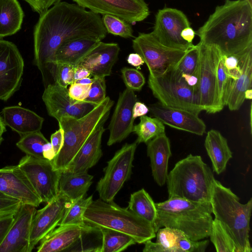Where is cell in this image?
Listing matches in <instances>:
<instances>
[{
    "label": "cell",
    "mask_w": 252,
    "mask_h": 252,
    "mask_svg": "<svg viewBox=\"0 0 252 252\" xmlns=\"http://www.w3.org/2000/svg\"><path fill=\"white\" fill-rule=\"evenodd\" d=\"M106 34L99 15L77 4L61 1L40 15L33 32L34 62L45 87L54 83L55 55L63 42L82 37L101 41Z\"/></svg>",
    "instance_id": "cell-1"
},
{
    "label": "cell",
    "mask_w": 252,
    "mask_h": 252,
    "mask_svg": "<svg viewBox=\"0 0 252 252\" xmlns=\"http://www.w3.org/2000/svg\"><path fill=\"white\" fill-rule=\"evenodd\" d=\"M195 34L199 42L215 46L225 56L240 54L252 46V5L247 0H226Z\"/></svg>",
    "instance_id": "cell-2"
},
{
    "label": "cell",
    "mask_w": 252,
    "mask_h": 252,
    "mask_svg": "<svg viewBox=\"0 0 252 252\" xmlns=\"http://www.w3.org/2000/svg\"><path fill=\"white\" fill-rule=\"evenodd\" d=\"M157 217L154 226L156 233L162 227L181 231L192 240L209 237L213 222L210 202H195L178 197L156 203Z\"/></svg>",
    "instance_id": "cell-3"
},
{
    "label": "cell",
    "mask_w": 252,
    "mask_h": 252,
    "mask_svg": "<svg viewBox=\"0 0 252 252\" xmlns=\"http://www.w3.org/2000/svg\"><path fill=\"white\" fill-rule=\"evenodd\" d=\"M230 188L215 179L210 202L212 214L232 239L238 252H251L249 239L252 198L245 204Z\"/></svg>",
    "instance_id": "cell-4"
},
{
    "label": "cell",
    "mask_w": 252,
    "mask_h": 252,
    "mask_svg": "<svg viewBox=\"0 0 252 252\" xmlns=\"http://www.w3.org/2000/svg\"><path fill=\"white\" fill-rule=\"evenodd\" d=\"M214 174L200 156L189 155L178 161L168 173V198L178 197L195 202H210Z\"/></svg>",
    "instance_id": "cell-5"
},
{
    "label": "cell",
    "mask_w": 252,
    "mask_h": 252,
    "mask_svg": "<svg viewBox=\"0 0 252 252\" xmlns=\"http://www.w3.org/2000/svg\"><path fill=\"white\" fill-rule=\"evenodd\" d=\"M114 103L106 96L84 117H63L58 121L59 127L63 130L64 141L61 150L51 160L55 170L63 171L67 169L87 139L107 120Z\"/></svg>",
    "instance_id": "cell-6"
},
{
    "label": "cell",
    "mask_w": 252,
    "mask_h": 252,
    "mask_svg": "<svg viewBox=\"0 0 252 252\" xmlns=\"http://www.w3.org/2000/svg\"><path fill=\"white\" fill-rule=\"evenodd\" d=\"M84 219L90 225L125 233L136 243H144L156 236L151 223L113 201L107 202L100 198L93 200L85 213Z\"/></svg>",
    "instance_id": "cell-7"
},
{
    "label": "cell",
    "mask_w": 252,
    "mask_h": 252,
    "mask_svg": "<svg viewBox=\"0 0 252 252\" xmlns=\"http://www.w3.org/2000/svg\"><path fill=\"white\" fill-rule=\"evenodd\" d=\"M148 83L153 95L162 105L198 115L203 111L198 89L189 86L176 68L158 77L149 75Z\"/></svg>",
    "instance_id": "cell-8"
},
{
    "label": "cell",
    "mask_w": 252,
    "mask_h": 252,
    "mask_svg": "<svg viewBox=\"0 0 252 252\" xmlns=\"http://www.w3.org/2000/svg\"><path fill=\"white\" fill-rule=\"evenodd\" d=\"M132 48L141 56L149 71V75L158 77L176 68L187 51L167 47L150 33H139L132 40Z\"/></svg>",
    "instance_id": "cell-9"
},
{
    "label": "cell",
    "mask_w": 252,
    "mask_h": 252,
    "mask_svg": "<svg viewBox=\"0 0 252 252\" xmlns=\"http://www.w3.org/2000/svg\"><path fill=\"white\" fill-rule=\"evenodd\" d=\"M137 145L136 141L126 143L107 162L104 176L96 187L99 198L102 200L107 202L113 201L125 183L130 178Z\"/></svg>",
    "instance_id": "cell-10"
},
{
    "label": "cell",
    "mask_w": 252,
    "mask_h": 252,
    "mask_svg": "<svg viewBox=\"0 0 252 252\" xmlns=\"http://www.w3.org/2000/svg\"><path fill=\"white\" fill-rule=\"evenodd\" d=\"M198 72L199 103L203 111L209 114L220 112L217 103V68L221 55L215 46L200 42Z\"/></svg>",
    "instance_id": "cell-11"
},
{
    "label": "cell",
    "mask_w": 252,
    "mask_h": 252,
    "mask_svg": "<svg viewBox=\"0 0 252 252\" xmlns=\"http://www.w3.org/2000/svg\"><path fill=\"white\" fill-rule=\"evenodd\" d=\"M18 165L42 202L48 203L57 196L61 171L54 168L51 160L26 155L20 159Z\"/></svg>",
    "instance_id": "cell-12"
},
{
    "label": "cell",
    "mask_w": 252,
    "mask_h": 252,
    "mask_svg": "<svg viewBox=\"0 0 252 252\" xmlns=\"http://www.w3.org/2000/svg\"><path fill=\"white\" fill-rule=\"evenodd\" d=\"M189 27L190 23L182 11L175 8H164L158 10L156 15L152 33L160 43L167 47L187 51L194 45L184 40L181 33Z\"/></svg>",
    "instance_id": "cell-13"
},
{
    "label": "cell",
    "mask_w": 252,
    "mask_h": 252,
    "mask_svg": "<svg viewBox=\"0 0 252 252\" xmlns=\"http://www.w3.org/2000/svg\"><path fill=\"white\" fill-rule=\"evenodd\" d=\"M24 62L13 42L0 39V99L7 101L20 88Z\"/></svg>",
    "instance_id": "cell-14"
},
{
    "label": "cell",
    "mask_w": 252,
    "mask_h": 252,
    "mask_svg": "<svg viewBox=\"0 0 252 252\" xmlns=\"http://www.w3.org/2000/svg\"><path fill=\"white\" fill-rule=\"evenodd\" d=\"M42 98L48 115L58 122L63 117L81 118L98 104L86 101H76L69 96L67 88L55 83L45 87Z\"/></svg>",
    "instance_id": "cell-15"
},
{
    "label": "cell",
    "mask_w": 252,
    "mask_h": 252,
    "mask_svg": "<svg viewBox=\"0 0 252 252\" xmlns=\"http://www.w3.org/2000/svg\"><path fill=\"white\" fill-rule=\"evenodd\" d=\"M79 6L98 14H108L130 24L142 21L150 14L144 0H72Z\"/></svg>",
    "instance_id": "cell-16"
},
{
    "label": "cell",
    "mask_w": 252,
    "mask_h": 252,
    "mask_svg": "<svg viewBox=\"0 0 252 252\" xmlns=\"http://www.w3.org/2000/svg\"><path fill=\"white\" fill-rule=\"evenodd\" d=\"M71 201L59 192L57 196L42 209L36 210L32 218L30 237L29 252L58 226Z\"/></svg>",
    "instance_id": "cell-17"
},
{
    "label": "cell",
    "mask_w": 252,
    "mask_h": 252,
    "mask_svg": "<svg viewBox=\"0 0 252 252\" xmlns=\"http://www.w3.org/2000/svg\"><path fill=\"white\" fill-rule=\"evenodd\" d=\"M36 211L35 207L21 203L0 245V252H29L32 222Z\"/></svg>",
    "instance_id": "cell-18"
},
{
    "label": "cell",
    "mask_w": 252,
    "mask_h": 252,
    "mask_svg": "<svg viewBox=\"0 0 252 252\" xmlns=\"http://www.w3.org/2000/svg\"><path fill=\"white\" fill-rule=\"evenodd\" d=\"M0 191L22 204L38 206L42 201L18 165L0 168Z\"/></svg>",
    "instance_id": "cell-19"
},
{
    "label": "cell",
    "mask_w": 252,
    "mask_h": 252,
    "mask_svg": "<svg viewBox=\"0 0 252 252\" xmlns=\"http://www.w3.org/2000/svg\"><path fill=\"white\" fill-rule=\"evenodd\" d=\"M137 100L134 91L131 90L126 88L120 93L108 126L110 134L108 146L122 141L132 132L135 120L132 110Z\"/></svg>",
    "instance_id": "cell-20"
},
{
    "label": "cell",
    "mask_w": 252,
    "mask_h": 252,
    "mask_svg": "<svg viewBox=\"0 0 252 252\" xmlns=\"http://www.w3.org/2000/svg\"><path fill=\"white\" fill-rule=\"evenodd\" d=\"M148 108L153 116L172 128L199 136L206 132L205 123L193 113L166 107L159 102L150 104Z\"/></svg>",
    "instance_id": "cell-21"
},
{
    "label": "cell",
    "mask_w": 252,
    "mask_h": 252,
    "mask_svg": "<svg viewBox=\"0 0 252 252\" xmlns=\"http://www.w3.org/2000/svg\"><path fill=\"white\" fill-rule=\"evenodd\" d=\"M120 51L118 43L101 41L77 66L87 69L93 77H105L111 75Z\"/></svg>",
    "instance_id": "cell-22"
},
{
    "label": "cell",
    "mask_w": 252,
    "mask_h": 252,
    "mask_svg": "<svg viewBox=\"0 0 252 252\" xmlns=\"http://www.w3.org/2000/svg\"><path fill=\"white\" fill-rule=\"evenodd\" d=\"M146 144L152 176L158 186H163L166 183L168 161L172 155L170 140L164 133L153 138Z\"/></svg>",
    "instance_id": "cell-23"
},
{
    "label": "cell",
    "mask_w": 252,
    "mask_h": 252,
    "mask_svg": "<svg viewBox=\"0 0 252 252\" xmlns=\"http://www.w3.org/2000/svg\"><path fill=\"white\" fill-rule=\"evenodd\" d=\"M104 125L98 126L90 136L66 170L74 173H86L97 163L102 156L101 139L105 130Z\"/></svg>",
    "instance_id": "cell-24"
},
{
    "label": "cell",
    "mask_w": 252,
    "mask_h": 252,
    "mask_svg": "<svg viewBox=\"0 0 252 252\" xmlns=\"http://www.w3.org/2000/svg\"><path fill=\"white\" fill-rule=\"evenodd\" d=\"M1 113L5 126L20 136L40 131L44 120L34 112L20 106L5 107Z\"/></svg>",
    "instance_id": "cell-25"
},
{
    "label": "cell",
    "mask_w": 252,
    "mask_h": 252,
    "mask_svg": "<svg viewBox=\"0 0 252 252\" xmlns=\"http://www.w3.org/2000/svg\"><path fill=\"white\" fill-rule=\"evenodd\" d=\"M237 55L242 73L232 84L226 105L231 111L239 109L245 100V91L252 89V46Z\"/></svg>",
    "instance_id": "cell-26"
},
{
    "label": "cell",
    "mask_w": 252,
    "mask_h": 252,
    "mask_svg": "<svg viewBox=\"0 0 252 252\" xmlns=\"http://www.w3.org/2000/svg\"><path fill=\"white\" fill-rule=\"evenodd\" d=\"M87 224L59 226L40 242L38 252H64L80 237Z\"/></svg>",
    "instance_id": "cell-27"
},
{
    "label": "cell",
    "mask_w": 252,
    "mask_h": 252,
    "mask_svg": "<svg viewBox=\"0 0 252 252\" xmlns=\"http://www.w3.org/2000/svg\"><path fill=\"white\" fill-rule=\"evenodd\" d=\"M101 41L92 37H82L63 42L56 52L54 64L63 63L76 67Z\"/></svg>",
    "instance_id": "cell-28"
},
{
    "label": "cell",
    "mask_w": 252,
    "mask_h": 252,
    "mask_svg": "<svg viewBox=\"0 0 252 252\" xmlns=\"http://www.w3.org/2000/svg\"><path fill=\"white\" fill-rule=\"evenodd\" d=\"M204 146L214 171L217 174L223 172L228 161L232 158L227 139L219 131L212 129L207 133Z\"/></svg>",
    "instance_id": "cell-29"
},
{
    "label": "cell",
    "mask_w": 252,
    "mask_h": 252,
    "mask_svg": "<svg viewBox=\"0 0 252 252\" xmlns=\"http://www.w3.org/2000/svg\"><path fill=\"white\" fill-rule=\"evenodd\" d=\"M93 178L88 172L74 173L67 170L61 171L59 192L64 195L71 201L84 197L93 183Z\"/></svg>",
    "instance_id": "cell-30"
},
{
    "label": "cell",
    "mask_w": 252,
    "mask_h": 252,
    "mask_svg": "<svg viewBox=\"0 0 252 252\" xmlns=\"http://www.w3.org/2000/svg\"><path fill=\"white\" fill-rule=\"evenodd\" d=\"M24 16V11L17 0H0V38L18 32Z\"/></svg>",
    "instance_id": "cell-31"
},
{
    "label": "cell",
    "mask_w": 252,
    "mask_h": 252,
    "mask_svg": "<svg viewBox=\"0 0 252 252\" xmlns=\"http://www.w3.org/2000/svg\"><path fill=\"white\" fill-rule=\"evenodd\" d=\"M127 208L154 227L157 217L156 203L144 189L130 194Z\"/></svg>",
    "instance_id": "cell-32"
},
{
    "label": "cell",
    "mask_w": 252,
    "mask_h": 252,
    "mask_svg": "<svg viewBox=\"0 0 252 252\" xmlns=\"http://www.w3.org/2000/svg\"><path fill=\"white\" fill-rule=\"evenodd\" d=\"M102 243L101 229L87 224L78 239L64 252H102Z\"/></svg>",
    "instance_id": "cell-33"
},
{
    "label": "cell",
    "mask_w": 252,
    "mask_h": 252,
    "mask_svg": "<svg viewBox=\"0 0 252 252\" xmlns=\"http://www.w3.org/2000/svg\"><path fill=\"white\" fill-rule=\"evenodd\" d=\"M181 231L164 227L157 231V240L153 242L151 240L144 243L143 252H177L176 239Z\"/></svg>",
    "instance_id": "cell-34"
},
{
    "label": "cell",
    "mask_w": 252,
    "mask_h": 252,
    "mask_svg": "<svg viewBox=\"0 0 252 252\" xmlns=\"http://www.w3.org/2000/svg\"><path fill=\"white\" fill-rule=\"evenodd\" d=\"M132 132L137 135V144H146L155 137L165 133V126L158 118L144 115L140 117V122L134 125Z\"/></svg>",
    "instance_id": "cell-35"
},
{
    "label": "cell",
    "mask_w": 252,
    "mask_h": 252,
    "mask_svg": "<svg viewBox=\"0 0 252 252\" xmlns=\"http://www.w3.org/2000/svg\"><path fill=\"white\" fill-rule=\"evenodd\" d=\"M103 235L102 252H120L136 243L130 236L108 228H101Z\"/></svg>",
    "instance_id": "cell-36"
},
{
    "label": "cell",
    "mask_w": 252,
    "mask_h": 252,
    "mask_svg": "<svg viewBox=\"0 0 252 252\" xmlns=\"http://www.w3.org/2000/svg\"><path fill=\"white\" fill-rule=\"evenodd\" d=\"M93 200V195H91L87 198L84 196L71 201L58 226L84 225L85 223L84 219L85 213Z\"/></svg>",
    "instance_id": "cell-37"
},
{
    "label": "cell",
    "mask_w": 252,
    "mask_h": 252,
    "mask_svg": "<svg viewBox=\"0 0 252 252\" xmlns=\"http://www.w3.org/2000/svg\"><path fill=\"white\" fill-rule=\"evenodd\" d=\"M48 142L40 131H38L21 136L16 146L26 155L44 158L43 156V147Z\"/></svg>",
    "instance_id": "cell-38"
},
{
    "label": "cell",
    "mask_w": 252,
    "mask_h": 252,
    "mask_svg": "<svg viewBox=\"0 0 252 252\" xmlns=\"http://www.w3.org/2000/svg\"><path fill=\"white\" fill-rule=\"evenodd\" d=\"M209 237L217 252H238L232 239L215 219L213 220Z\"/></svg>",
    "instance_id": "cell-39"
},
{
    "label": "cell",
    "mask_w": 252,
    "mask_h": 252,
    "mask_svg": "<svg viewBox=\"0 0 252 252\" xmlns=\"http://www.w3.org/2000/svg\"><path fill=\"white\" fill-rule=\"evenodd\" d=\"M101 19L108 33L125 38L133 37L132 27L125 20L108 14L103 15Z\"/></svg>",
    "instance_id": "cell-40"
},
{
    "label": "cell",
    "mask_w": 252,
    "mask_h": 252,
    "mask_svg": "<svg viewBox=\"0 0 252 252\" xmlns=\"http://www.w3.org/2000/svg\"><path fill=\"white\" fill-rule=\"evenodd\" d=\"M200 52L198 44L187 50L185 55L175 68L182 73L193 75L198 77Z\"/></svg>",
    "instance_id": "cell-41"
},
{
    "label": "cell",
    "mask_w": 252,
    "mask_h": 252,
    "mask_svg": "<svg viewBox=\"0 0 252 252\" xmlns=\"http://www.w3.org/2000/svg\"><path fill=\"white\" fill-rule=\"evenodd\" d=\"M209 241H194L180 231L176 241L177 252H204L208 246Z\"/></svg>",
    "instance_id": "cell-42"
},
{
    "label": "cell",
    "mask_w": 252,
    "mask_h": 252,
    "mask_svg": "<svg viewBox=\"0 0 252 252\" xmlns=\"http://www.w3.org/2000/svg\"><path fill=\"white\" fill-rule=\"evenodd\" d=\"M223 57L221 53L217 68V103L220 111L226 106V91L228 79L224 65Z\"/></svg>",
    "instance_id": "cell-43"
},
{
    "label": "cell",
    "mask_w": 252,
    "mask_h": 252,
    "mask_svg": "<svg viewBox=\"0 0 252 252\" xmlns=\"http://www.w3.org/2000/svg\"><path fill=\"white\" fill-rule=\"evenodd\" d=\"M122 78L127 89L133 91L141 90L145 83L143 74L138 69L124 67L121 69Z\"/></svg>",
    "instance_id": "cell-44"
},
{
    "label": "cell",
    "mask_w": 252,
    "mask_h": 252,
    "mask_svg": "<svg viewBox=\"0 0 252 252\" xmlns=\"http://www.w3.org/2000/svg\"><path fill=\"white\" fill-rule=\"evenodd\" d=\"M105 77L94 76L89 94L85 101L99 104L106 98Z\"/></svg>",
    "instance_id": "cell-45"
},
{
    "label": "cell",
    "mask_w": 252,
    "mask_h": 252,
    "mask_svg": "<svg viewBox=\"0 0 252 252\" xmlns=\"http://www.w3.org/2000/svg\"><path fill=\"white\" fill-rule=\"evenodd\" d=\"M75 67L63 63L56 64L54 74V83L60 86L67 87L74 82Z\"/></svg>",
    "instance_id": "cell-46"
},
{
    "label": "cell",
    "mask_w": 252,
    "mask_h": 252,
    "mask_svg": "<svg viewBox=\"0 0 252 252\" xmlns=\"http://www.w3.org/2000/svg\"><path fill=\"white\" fill-rule=\"evenodd\" d=\"M91 84H82L74 82L68 89V95L77 102L84 101L88 95Z\"/></svg>",
    "instance_id": "cell-47"
},
{
    "label": "cell",
    "mask_w": 252,
    "mask_h": 252,
    "mask_svg": "<svg viewBox=\"0 0 252 252\" xmlns=\"http://www.w3.org/2000/svg\"><path fill=\"white\" fill-rule=\"evenodd\" d=\"M21 204V202L15 198L0 195V216L15 213Z\"/></svg>",
    "instance_id": "cell-48"
},
{
    "label": "cell",
    "mask_w": 252,
    "mask_h": 252,
    "mask_svg": "<svg viewBox=\"0 0 252 252\" xmlns=\"http://www.w3.org/2000/svg\"><path fill=\"white\" fill-rule=\"evenodd\" d=\"M32 10L39 15L44 13L51 6L60 2L61 0H24Z\"/></svg>",
    "instance_id": "cell-49"
},
{
    "label": "cell",
    "mask_w": 252,
    "mask_h": 252,
    "mask_svg": "<svg viewBox=\"0 0 252 252\" xmlns=\"http://www.w3.org/2000/svg\"><path fill=\"white\" fill-rule=\"evenodd\" d=\"M15 214L0 216V245L14 221Z\"/></svg>",
    "instance_id": "cell-50"
},
{
    "label": "cell",
    "mask_w": 252,
    "mask_h": 252,
    "mask_svg": "<svg viewBox=\"0 0 252 252\" xmlns=\"http://www.w3.org/2000/svg\"><path fill=\"white\" fill-rule=\"evenodd\" d=\"M64 141L63 130L60 127L58 130L53 133L51 136V145L56 156L61 150Z\"/></svg>",
    "instance_id": "cell-51"
},
{
    "label": "cell",
    "mask_w": 252,
    "mask_h": 252,
    "mask_svg": "<svg viewBox=\"0 0 252 252\" xmlns=\"http://www.w3.org/2000/svg\"><path fill=\"white\" fill-rule=\"evenodd\" d=\"M149 112L148 107L144 103L136 101L133 107V118L135 119L138 117L146 115Z\"/></svg>",
    "instance_id": "cell-52"
},
{
    "label": "cell",
    "mask_w": 252,
    "mask_h": 252,
    "mask_svg": "<svg viewBox=\"0 0 252 252\" xmlns=\"http://www.w3.org/2000/svg\"><path fill=\"white\" fill-rule=\"evenodd\" d=\"M223 63L224 67L226 69H232L237 66L239 63V58L238 55H230L227 56L224 55Z\"/></svg>",
    "instance_id": "cell-53"
},
{
    "label": "cell",
    "mask_w": 252,
    "mask_h": 252,
    "mask_svg": "<svg viewBox=\"0 0 252 252\" xmlns=\"http://www.w3.org/2000/svg\"><path fill=\"white\" fill-rule=\"evenodd\" d=\"M127 62L137 68H139L145 63L141 56L137 53L129 54L127 58Z\"/></svg>",
    "instance_id": "cell-54"
},
{
    "label": "cell",
    "mask_w": 252,
    "mask_h": 252,
    "mask_svg": "<svg viewBox=\"0 0 252 252\" xmlns=\"http://www.w3.org/2000/svg\"><path fill=\"white\" fill-rule=\"evenodd\" d=\"M90 75H91V74L87 69L81 66L75 67L74 81L85 78L90 77Z\"/></svg>",
    "instance_id": "cell-55"
},
{
    "label": "cell",
    "mask_w": 252,
    "mask_h": 252,
    "mask_svg": "<svg viewBox=\"0 0 252 252\" xmlns=\"http://www.w3.org/2000/svg\"><path fill=\"white\" fill-rule=\"evenodd\" d=\"M43 156L44 158L52 160L56 156L51 143L49 141L43 147Z\"/></svg>",
    "instance_id": "cell-56"
},
{
    "label": "cell",
    "mask_w": 252,
    "mask_h": 252,
    "mask_svg": "<svg viewBox=\"0 0 252 252\" xmlns=\"http://www.w3.org/2000/svg\"><path fill=\"white\" fill-rule=\"evenodd\" d=\"M195 32L190 27H189L184 29L181 33L182 38L186 41L192 43V41L194 37Z\"/></svg>",
    "instance_id": "cell-57"
},
{
    "label": "cell",
    "mask_w": 252,
    "mask_h": 252,
    "mask_svg": "<svg viewBox=\"0 0 252 252\" xmlns=\"http://www.w3.org/2000/svg\"><path fill=\"white\" fill-rule=\"evenodd\" d=\"M182 76L189 86L198 89V78L197 76L186 73H182Z\"/></svg>",
    "instance_id": "cell-58"
},
{
    "label": "cell",
    "mask_w": 252,
    "mask_h": 252,
    "mask_svg": "<svg viewBox=\"0 0 252 252\" xmlns=\"http://www.w3.org/2000/svg\"><path fill=\"white\" fill-rule=\"evenodd\" d=\"M225 71L227 77L234 80L238 79L242 73V69L239 65L232 69H226L225 68Z\"/></svg>",
    "instance_id": "cell-59"
},
{
    "label": "cell",
    "mask_w": 252,
    "mask_h": 252,
    "mask_svg": "<svg viewBox=\"0 0 252 252\" xmlns=\"http://www.w3.org/2000/svg\"><path fill=\"white\" fill-rule=\"evenodd\" d=\"M3 118L0 116V145L3 141L2 135L6 131V126Z\"/></svg>",
    "instance_id": "cell-60"
},
{
    "label": "cell",
    "mask_w": 252,
    "mask_h": 252,
    "mask_svg": "<svg viewBox=\"0 0 252 252\" xmlns=\"http://www.w3.org/2000/svg\"><path fill=\"white\" fill-rule=\"evenodd\" d=\"M74 82L82 84H91L93 82V78L87 77L82 79L75 81Z\"/></svg>",
    "instance_id": "cell-61"
},
{
    "label": "cell",
    "mask_w": 252,
    "mask_h": 252,
    "mask_svg": "<svg viewBox=\"0 0 252 252\" xmlns=\"http://www.w3.org/2000/svg\"><path fill=\"white\" fill-rule=\"evenodd\" d=\"M245 99H252V89H250L246 90L245 92Z\"/></svg>",
    "instance_id": "cell-62"
},
{
    "label": "cell",
    "mask_w": 252,
    "mask_h": 252,
    "mask_svg": "<svg viewBox=\"0 0 252 252\" xmlns=\"http://www.w3.org/2000/svg\"><path fill=\"white\" fill-rule=\"evenodd\" d=\"M250 5H252V0H247Z\"/></svg>",
    "instance_id": "cell-63"
},
{
    "label": "cell",
    "mask_w": 252,
    "mask_h": 252,
    "mask_svg": "<svg viewBox=\"0 0 252 252\" xmlns=\"http://www.w3.org/2000/svg\"><path fill=\"white\" fill-rule=\"evenodd\" d=\"M0 195H5L4 194H3L2 193H1L0 191Z\"/></svg>",
    "instance_id": "cell-64"
}]
</instances>
